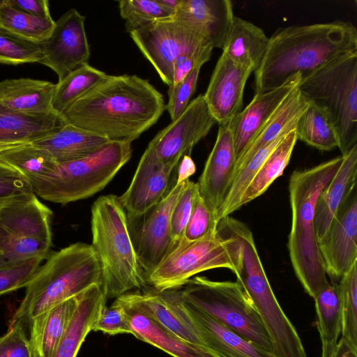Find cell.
Returning a JSON list of instances; mask_svg holds the SVG:
<instances>
[{
  "instance_id": "cell-4",
  "label": "cell",
  "mask_w": 357,
  "mask_h": 357,
  "mask_svg": "<svg viewBox=\"0 0 357 357\" xmlns=\"http://www.w3.org/2000/svg\"><path fill=\"white\" fill-rule=\"evenodd\" d=\"M46 259L26 287L10 321L29 324L93 284H102L101 264L91 245L73 243Z\"/></svg>"
},
{
  "instance_id": "cell-10",
  "label": "cell",
  "mask_w": 357,
  "mask_h": 357,
  "mask_svg": "<svg viewBox=\"0 0 357 357\" xmlns=\"http://www.w3.org/2000/svg\"><path fill=\"white\" fill-rule=\"evenodd\" d=\"M217 268L233 271L234 264L229 239L216 228L198 241H181L146 281L162 292L180 288L195 275Z\"/></svg>"
},
{
  "instance_id": "cell-9",
  "label": "cell",
  "mask_w": 357,
  "mask_h": 357,
  "mask_svg": "<svg viewBox=\"0 0 357 357\" xmlns=\"http://www.w3.org/2000/svg\"><path fill=\"white\" fill-rule=\"evenodd\" d=\"M52 211L33 192L0 206V266L46 259L52 245Z\"/></svg>"
},
{
  "instance_id": "cell-37",
  "label": "cell",
  "mask_w": 357,
  "mask_h": 357,
  "mask_svg": "<svg viewBox=\"0 0 357 357\" xmlns=\"http://www.w3.org/2000/svg\"><path fill=\"white\" fill-rule=\"evenodd\" d=\"M337 287L341 312V338L357 352V263L340 278Z\"/></svg>"
},
{
  "instance_id": "cell-49",
  "label": "cell",
  "mask_w": 357,
  "mask_h": 357,
  "mask_svg": "<svg viewBox=\"0 0 357 357\" xmlns=\"http://www.w3.org/2000/svg\"><path fill=\"white\" fill-rule=\"evenodd\" d=\"M176 182H183L189 179L195 174L196 167L190 155H184L179 162Z\"/></svg>"
},
{
  "instance_id": "cell-54",
  "label": "cell",
  "mask_w": 357,
  "mask_h": 357,
  "mask_svg": "<svg viewBox=\"0 0 357 357\" xmlns=\"http://www.w3.org/2000/svg\"><path fill=\"white\" fill-rule=\"evenodd\" d=\"M11 199H12V198H11ZM8 200H9V199H8ZM6 201H8V200H6ZM6 201L0 202V206H1V204H3L4 202H6Z\"/></svg>"
},
{
  "instance_id": "cell-27",
  "label": "cell",
  "mask_w": 357,
  "mask_h": 357,
  "mask_svg": "<svg viewBox=\"0 0 357 357\" xmlns=\"http://www.w3.org/2000/svg\"><path fill=\"white\" fill-rule=\"evenodd\" d=\"M268 43L269 38L261 28L234 15L222 53L255 72L264 58Z\"/></svg>"
},
{
  "instance_id": "cell-33",
  "label": "cell",
  "mask_w": 357,
  "mask_h": 357,
  "mask_svg": "<svg viewBox=\"0 0 357 357\" xmlns=\"http://www.w3.org/2000/svg\"><path fill=\"white\" fill-rule=\"evenodd\" d=\"M54 25L53 19L31 15L0 0V32L38 45L49 37Z\"/></svg>"
},
{
  "instance_id": "cell-45",
  "label": "cell",
  "mask_w": 357,
  "mask_h": 357,
  "mask_svg": "<svg viewBox=\"0 0 357 357\" xmlns=\"http://www.w3.org/2000/svg\"><path fill=\"white\" fill-rule=\"evenodd\" d=\"M0 357H30L29 337L21 322L10 321L0 336Z\"/></svg>"
},
{
  "instance_id": "cell-24",
  "label": "cell",
  "mask_w": 357,
  "mask_h": 357,
  "mask_svg": "<svg viewBox=\"0 0 357 357\" xmlns=\"http://www.w3.org/2000/svg\"><path fill=\"white\" fill-rule=\"evenodd\" d=\"M56 84L31 78L0 82V102L17 112L45 115L55 112L52 100Z\"/></svg>"
},
{
  "instance_id": "cell-16",
  "label": "cell",
  "mask_w": 357,
  "mask_h": 357,
  "mask_svg": "<svg viewBox=\"0 0 357 357\" xmlns=\"http://www.w3.org/2000/svg\"><path fill=\"white\" fill-rule=\"evenodd\" d=\"M115 300L128 312L139 313L175 335L205 347L196 328L179 305L174 289L162 292L130 291Z\"/></svg>"
},
{
  "instance_id": "cell-5",
  "label": "cell",
  "mask_w": 357,
  "mask_h": 357,
  "mask_svg": "<svg viewBox=\"0 0 357 357\" xmlns=\"http://www.w3.org/2000/svg\"><path fill=\"white\" fill-rule=\"evenodd\" d=\"M92 247L102 267V286L108 298L146 285V278L128 229L126 213L119 197L100 196L91 207Z\"/></svg>"
},
{
  "instance_id": "cell-48",
  "label": "cell",
  "mask_w": 357,
  "mask_h": 357,
  "mask_svg": "<svg viewBox=\"0 0 357 357\" xmlns=\"http://www.w3.org/2000/svg\"><path fill=\"white\" fill-rule=\"evenodd\" d=\"M11 7L38 17L52 20L47 0H5Z\"/></svg>"
},
{
  "instance_id": "cell-40",
  "label": "cell",
  "mask_w": 357,
  "mask_h": 357,
  "mask_svg": "<svg viewBox=\"0 0 357 357\" xmlns=\"http://www.w3.org/2000/svg\"><path fill=\"white\" fill-rule=\"evenodd\" d=\"M41 59L39 45L0 32V64L17 66L39 63Z\"/></svg>"
},
{
  "instance_id": "cell-35",
  "label": "cell",
  "mask_w": 357,
  "mask_h": 357,
  "mask_svg": "<svg viewBox=\"0 0 357 357\" xmlns=\"http://www.w3.org/2000/svg\"><path fill=\"white\" fill-rule=\"evenodd\" d=\"M0 160L17 169L30 183L51 174L58 165L50 153L31 143L0 153Z\"/></svg>"
},
{
  "instance_id": "cell-38",
  "label": "cell",
  "mask_w": 357,
  "mask_h": 357,
  "mask_svg": "<svg viewBox=\"0 0 357 357\" xmlns=\"http://www.w3.org/2000/svg\"><path fill=\"white\" fill-rule=\"evenodd\" d=\"M118 3L120 15L125 20L126 30L129 33L173 15L158 0H121Z\"/></svg>"
},
{
  "instance_id": "cell-22",
  "label": "cell",
  "mask_w": 357,
  "mask_h": 357,
  "mask_svg": "<svg viewBox=\"0 0 357 357\" xmlns=\"http://www.w3.org/2000/svg\"><path fill=\"white\" fill-rule=\"evenodd\" d=\"M172 17L192 26L213 48L222 50L234 15L229 0H181Z\"/></svg>"
},
{
  "instance_id": "cell-19",
  "label": "cell",
  "mask_w": 357,
  "mask_h": 357,
  "mask_svg": "<svg viewBox=\"0 0 357 357\" xmlns=\"http://www.w3.org/2000/svg\"><path fill=\"white\" fill-rule=\"evenodd\" d=\"M301 80V75H296L280 87L255 94L245 108L229 122L236 165L284 100L298 86Z\"/></svg>"
},
{
  "instance_id": "cell-21",
  "label": "cell",
  "mask_w": 357,
  "mask_h": 357,
  "mask_svg": "<svg viewBox=\"0 0 357 357\" xmlns=\"http://www.w3.org/2000/svg\"><path fill=\"white\" fill-rule=\"evenodd\" d=\"M174 292L179 305L196 328L204 346L219 357H274L273 353L247 340L195 305L181 298L176 289Z\"/></svg>"
},
{
  "instance_id": "cell-15",
  "label": "cell",
  "mask_w": 357,
  "mask_h": 357,
  "mask_svg": "<svg viewBox=\"0 0 357 357\" xmlns=\"http://www.w3.org/2000/svg\"><path fill=\"white\" fill-rule=\"evenodd\" d=\"M357 188L348 192L325 235L317 241L320 255L333 282L339 281L357 263Z\"/></svg>"
},
{
  "instance_id": "cell-52",
  "label": "cell",
  "mask_w": 357,
  "mask_h": 357,
  "mask_svg": "<svg viewBox=\"0 0 357 357\" xmlns=\"http://www.w3.org/2000/svg\"><path fill=\"white\" fill-rule=\"evenodd\" d=\"M166 9L173 15L178 8L181 0H158Z\"/></svg>"
},
{
  "instance_id": "cell-53",
  "label": "cell",
  "mask_w": 357,
  "mask_h": 357,
  "mask_svg": "<svg viewBox=\"0 0 357 357\" xmlns=\"http://www.w3.org/2000/svg\"><path fill=\"white\" fill-rule=\"evenodd\" d=\"M25 144V143H24ZM22 144L20 143H13V144H6V143H0V153L8 150L10 149L16 147Z\"/></svg>"
},
{
  "instance_id": "cell-25",
  "label": "cell",
  "mask_w": 357,
  "mask_h": 357,
  "mask_svg": "<svg viewBox=\"0 0 357 357\" xmlns=\"http://www.w3.org/2000/svg\"><path fill=\"white\" fill-rule=\"evenodd\" d=\"M342 156L340 167L320 192L316 204L314 227L317 241L325 235L347 195L356 185L357 145Z\"/></svg>"
},
{
  "instance_id": "cell-14",
  "label": "cell",
  "mask_w": 357,
  "mask_h": 357,
  "mask_svg": "<svg viewBox=\"0 0 357 357\" xmlns=\"http://www.w3.org/2000/svg\"><path fill=\"white\" fill-rule=\"evenodd\" d=\"M86 17L71 8L55 22L49 37L40 43V63L51 68L59 81L88 63L90 48L84 27Z\"/></svg>"
},
{
  "instance_id": "cell-12",
  "label": "cell",
  "mask_w": 357,
  "mask_h": 357,
  "mask_svg": "<svg viewBox=\"0 0 357 357\" xmlns=\"http://www.w3.org/2000/svg\"><path fill=\"white\" fill-rule=\"evenodd\" d=\"M185 181H176L159 202L144 212L126 214L130 237L145 278L174 249L170 234L171 213Z\"/></svg>"
},
{
  "instance_id": "cell-28",
  "label": "cell",
  "mask_w": 357,
  "mask_h": 357,
  "mask_svg": "<svg viewBox=\"0 0 357 357\" xmlns=\"http://www.w3.org/2000/svg\"><path fill=\"white\" fill-rule=\"evenodd\" d=\"M110 142L89 131L66 123L61 129L32 142L47 150L58 163L85 157Z\"/></svg>"
},
{
  "instance_id": "cell-51",
  "label": "cell",
  "mask_w": 357,
  "mask_h": 357,
  "mask_svg": "<svg viewBox=\"0 0 357 357\" xmlns=\"http://www.w3.org/2000/svg\"><path fill=\"white\" fill-rule=\"evenodd\" d=\"M24 176L14 167L0 160V178Z\"/></svg>"
},
{
  "instance_id": "cell-30",
  "label": "cell",
  "mask_w": 357,
  "mask_h": 357,
  "mask_svg": "<svg viewBox=\"0 0 357 357\" xmlns=\"http://www.w3.org/2000/svg\"><path fill=\"white\" fill-rule=\"evenodd\" d=\"M307 105V100L304 98L297 86L287 97L273 117L250 145L241 159L237 163L235 172L239 167L246 163L259 149L271 144L294 129L298 117Z\"/></svg>"
},
{
  "instance_id": "cell-17",
  "label": "cell",
  "mask_w": 357,
  "mask_h": 357,
  "mask_svg": "<svg viewBox=\"0 0 357 357\" xmlns=\"http://www.w3.org/2000/svg\"><path fill=\"white\" fill-rule=\"evenodd\" d=\"M236 165L235 148L229 126L220 125L213 148L197 182L199 195L216 221L233 179Z\"/></svg>"
},
{
  "instance_id": "cell-44",
  "label": "cell",
  "mask_w": 357,
  "mask_h": 357,
  "mask_svg": "<svg viewBox=\"0 0 357 357\" xmlns=\"http://www.w3.org/2000/svg\"><path fill=\"white\" fill-rule=\"evenodd\" d=\"M92 331H100L109 335L126 333L132 335L130 314L115 300L110 306H105Z\"/></svg>"
},
{
  "instance_id": "cell-13",
  "label": "cell",
  "mask_w": 357,
  "mask_h": 357,
  "mask_svg": "<svg viewBox=\"0 0 357 357\" xmlns=\"http://www.w3.org/2000/svg\"><path fill=\"white\" fill-rule=\"evenodd\" d=\"M217 123L204 94L191 100L185 109L159 131L147 148L165 165L176 167L184 155H190L195 144Z\"/></svg>"
},
{
  "instance_id": "cell-41",
  "label": "cell",
  "mask_w": 357,
  "mask_h": 357,
  "mask_svg": "<svg viewBox=\"0 0 357 357\" xmlns=\"http://www.w3.org/2000/svg\"><path fill=\"white\" fill-rule=\"evenodd\" d=\"M198 194L197 183L189 179L186 180L184 188L171 213L170 234L174 248L183 237Z\"/></svg>"
},
{
  "instance_id": "cell-23",
  "label": "cell",
  "mask_w": 357,
  "mask_h": 357,
  "mask_svg": "<svg viewBox=\"0 0 357 357\" xmlns=\"http://www.w3.org/2000/svg\"><path fill=\"white\" fill-rule=\"evenodd\" d=\"M107 298L102 284H93L80 294L77 309L52 357L77 356L106 306Z\"/></svg>"
},
{
  "instance_id": "cell-3",
  "label": "cell",
  "mask_w": 357,
  "mask_h": 357,
  "mask_svg": "<svg viewBox=\"0 0 357 357\" xmlns=\"http://www.w3.org/2000/svg\"><path fill=\"white\" fill-rule=\"evenodd\" d=\"M342 160L343 156L340 155L312 167L296 170L289 178L291 225L288 250L298 280L312 298L329 284L315 231L316 204Z\"/></svg>"
},
{
  "instance_id": "cell-47",
  "label": "cell",
  "mask_w": 357,
  "mask_h": 357,
  "mask_svg": "<svg viewBox=\"0 0 357 357\" xmlns=\"http://www.w3.org/2000/svg\"><path fill=\"white\" fill-rule=\"evenodd\" d=\"M33 192L30 183L24 176L0 178V202Z\"/></svg>"
},
{
  "instance_id": "cell-26",
  "label": "cell",
  "mask_w": 357,
  "mask_h": 357,
  "mask_svg": "<svg viewBox=\"0 0 357 357\" xmlns=\"http://www.w3.org/2000/svg\"><path fill=\"white\" fill-rule=\"evenodd\" d=\"M66 124L61 114L33 115L11 110L0 102V143H30Z\"/></svg>"
},
{
  "instance_id": "cell-6",
  "label": "cell",
  "mask_w": 357,
  "mask_h": 357,
  "mask_svg": "<svg viewBox=\"0 0 357 357\" xmlns=\"http://www.w3.org/2000/svg\"><path fill=\"white\" fill-rule=\"evenodd\" d=\"M132 151L131 142L110 141L85 157L58 163L51 174L30 184L34 193L54 203L86 199L105 188Z\"/></svg>"
},
{
  "instance_id": "cell-46",
  "label": "cell",
  "mask_w": 357,
  "mask_h": 357,
  "mask_svg": "<svg viewBox=\"0 0 357 357\" xmlns=\"http://www.w3.org/2000/svg\"><path fill=\"white\" fill-rule=\"evenodd\" d=\"M213 47L184 54L173 63V85L181 82L194 69L202 66L211 56Z\"/></svg>"
},
{
  "instance_id": "cell-8",
  "label": "cell",
  "mask_w": 357,
  "mask_h": 357,
  "mask_svg": "<svg viewBox=\"0 0 357 357\" xmlns=\"http://www.w3.org/2000/svg\"><path fill=\"white\" fill-rule=\"evenodd\" d=\"M181 298L195 305L236 334L272 352L262 321L241 284L213 281L206 277L189 279L176 289Z\"/></svg>"
},
{
  "instance_id": "cell-50",
  "label": "cell",
  "mask_w": 357,
  "mask_h": 357,
  "mask_svg": "<svg viewBox=\"0 0 357 357\" xmlns=\"http://www.w3.org/2000/svg\"><path fill=\"white\" fill-rule=\"evenodd\" d=\"M333 357H357V352L354 351L342 338H340Z\"/></svg>"
},
{
  "instance_id": "cell-43",
  "label": "cell",
  "mask_w": 357,
  "mask_h": 357,
  "mask_svg": "<svg viewBox=\"0 0 357 357\" xmlns=\"http://www.w3.org/2000/svg\"><path fill=\"white\" fill-rule=\"evenodd\" d=\"M201 68L202 66L197 67L181 82L169 86L165 110L169 113L172 121L176 119L190 103L195 91Z\"/></svg>"
},
{
  "instance_id": "cell-34",
  "label": "cell",
  "mask_w": 357,
  "mask_h": 357,
  "mask_svg": "<svg viewBox=\"0 0 357 357\" xmlns=\"http://www.w3.org/2000/svg\"><path fill=\"white\" fill-rule=\"evenodd\" d=\"M297 139L321 151L338 147L335 128L328 116L316 105H308L298 117L296 124Z\"/></svg>"
},
{
  "instance_id": "cell-1",
  "label": "cell",
  "mask_w": 357,
  "mask_h": 357,
  "mask_svg": "<svg viewBox=\"0 0 357 357\" xmlns=\"http://www.w3.org/2000/svg\"><path fill=\"white\" fill-rule=\"evenodd\" d=\"M165 104L148 79L107 75L61 116L66 123L109 141L132 142L158 121Z\"/></svg>"
},
{
  "instance_id": "cell-7",
  "label": "cell",
  "mask_w": 357,
  "mask_h": 357,
  "mask_svg": "<svg viewBox=\"0 0 357 357\" xmlns=\"http://www.w3.org/2000/svg\"><path fill=\"white\" fill-rule=\"evenodd\" d=\"M298 89L331 120L341 155L357 145V53L303 77Z\"/></svg>"
},
{
  "instance_id": "cell-29",
  "label": "cell",
  "mask_w": 357,
  "mask_h": 357,
  "mask_svg": "<svg viewBox=\"0 0 357 357\" xmlns=\"http://www.w3.org/2000/svg\"><path fill=\"white\" fill-rule=\"evenodd\" d=\"M128 312L132 335L173 357H219L209 349L175 335L139 313Z\"/></svg>"
},
{
  "instance_id": "cell-18",
  "label": "cell",
  "mask_w": 357,
  "mask_h": 357,
  "mask_svg": "<svg viewBox=\"0 0 357 357\" xmlns=\"http://www.w3.org/2000/svg\"><path fill=\"white\" fill-rule=\"evenodd\" d=\"M252 73L222 53L204 94L219 126L229 124L241 111L245 83Z\"/></svg>"
},
{
  "instance_id": "cell-11",
  "label": "cell",
  "mask_w": 357,
  "mask_h": 357,
  "mask_svg": "<svg viewBox=\"0 0 357 357\" xmlns=\"http://www.w3.org/2000/svg\"><path fill=\"white\" fill-rule=\"evenodd\" d=\"M130 36L168 86L173 85V63L178 56L213 47L192 26L172 17L153 22Z\"/></svg>"
},
{
  "instance_id": "cell-39",
  "label": "cell",
  "mask_w": 357,
  "mask_h": 357,
  "mask_svg": "<svg viewBox=\"0 0 357 357\" xmlns=\"http://www.w3.org/2000/svg\"><path fill=\"white\" fill-rule=\"evenodd\" d=\"M43 257L0 266V296L26 287L40 266Z\"/></svg>"
},
{
  "instance_id": "cell-31",
  "label": "cell",
  "mask_w": 357,
  "mask_h": 357,
  "mask_svg": "<svg viewBox=\"0 0 357 357\" xmlns=\"http://www.w3.org/2000/svg\"><path fill=\"white\" fill-rule=\"evenodd\" d=\"M297 141L295 128L289 131L262 163L245 190L240 208L264 194L280 176L289 162Z\"/></svg>"
},
{
  "instance_id": "cell-20",
  "label": "cell",
  "mask_w": 357,
  "mask_h": 357,
  "mask_svg": "<svg viewBox=\"0 0 357 357\" xmlns=\"http://www.w3.org/2000/svg\"><path fill=\"white\" fill-rule=\"evenodd\" d=\"M174 168L162 164L146 148L128 189L119 197L126 214L142 213L159 202L168 192Z\"/></svg>"
},
{
  "instance_id": "cell-32",
  "label": "cell",
  "mask_w": 357,
  "mask_h": 357,
  "mask_svg": "<svg viewBox=\"0 0 357 357\" xmlns=\"http://www.w3.org/2000/svg\"><path fill=\"white\" fill-rule=\"evenodd\" d=\"M314 299L321 342V357H333L342 330L337 283H329Z\"/></svg>"
},
{
  "instance_id": "cell-2",
  "label": "cell",
  "mask_w": 357,
  "mask_h": 357,
  "mask_svg": "<svg viewBox=\"0 0 357 357\" xmlns=\"http://www.w3.org/2000/svg\"><path fill=\"white\" fill-rule=\"evenodd\" d=\"M357 53V29L350 22L334 21L278 29L255 73V94L301 79Z\"/></svg>"
},
{
  "instance_id": "cell-42",
  "label": "cell",
  "mask_w": 357,
  "mask_h": 357,
  "mask_svg": "<svg viewBox=\"0 0 357 357\" xmlns=\"http://www.w3.org/2000/svg\"><path fill=\"white\" fill-rule=\"evenodd\" d=\"M217 224L214 215L198 194L181 241L188 243L198 241L215 230Z\"/></svg>"
},
{
  "instance_id": "cell-36",
  "label": "cell",
  "mask_w": 357,
  "mask_h": 357,
  "mask_svg": "<svg viewBox=\"0 0 357 357\" xmlns=\"http://www.w3.org/2000/svg\"><path fill=\"white\" fill-rule=\"evenodd\" d=\"M107 74L86 63L58 81L52 100V109L61 114L81 96L102 80Z\"/></svg>"
}]
</instances>
